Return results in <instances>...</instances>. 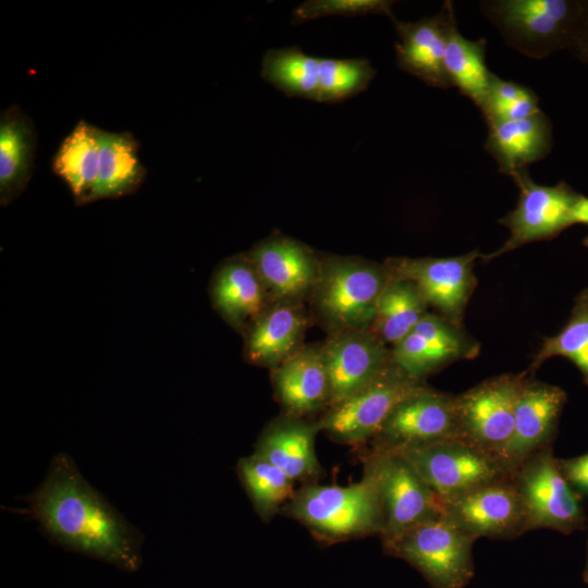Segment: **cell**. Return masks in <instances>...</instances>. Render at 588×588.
<instances>
[{
    "label": "cell",
    "instance_id": "6da1fadb",
    "mask_svg": "<svg viewBox=\"0 0 588 588\" xmlns=\"http://www.w3.org/2000/svg\"><path fill=\"white\" fill-rule=\"evenodd\" d=\"M21 512L38 522L57 546L135 572L143 535L81 475L65 453L51 460L46 478Z\"/></svg>",
    "mask_w": 588,
    "mask_h": 588
},
{
    "label": "cell",
    "instance_id": "7a4b0ae2",
    "mask_svg": "<svg viewBox=\"0 0 588 588\" xmlns=\"http://www.w3.org/2000/svg\"><path fill=\"white\" fill-rule=\"evenodd\" d=\"M280 513L327 544L381 537L384 528L379 493L364 473L359 481L347 486L305 483L295 490Z\"/></svg>",
    "mask_w": 588,
    "mask_h": 588
},
{
    "label": "cell",
    "instance_id": "3957f363",
    "mask_svg": "<svg viewBox=\"0 0 588 588\" xmlns=\"http://www.w3.org/2000/svg\"><path fill=\"white\" fill-rule=\"evenodd\" d=\"M390 280L384 265L354 256L320 258L308 297L311 314L328 334L369 329Z\"/></svg>",
    "mask_w": 588,
    "mask_h": 588
},
{
    "label": "cell",
    "instance_id": "277c9868",
    "mask_svg": "<svg viewBox=\"0 0 588 588\" xmlns=\"http://www.w3.org/2000/svg\"><path fill=\"white\" fill-rule=\"evenodd\" d=\"M479 8L507 46L539 60L571 50L584 0H487L480 1Z\"/></svg>",
    "mask_w": 588,
    "mask_h": 588
},
{
    "label": "cell",
    "instance_id": "5b68a950",
    "mask_svg": "<svg viewBox=\"0 0 588 588\" xmlns=\"http://www.w3.org/2000/svg\"><path fill=\"white\" fill-rule=\"evenodd\" d=\"M474 542L441 516L415 525L382 546L387 554L416 568L431 588H465L475 572Z\"/></svg>",
    "mask_w": 588,
    "mask_h": 588
},
{
    "label": "cell",
    "instance_id": "8992f818",
    "mask_svg": "<svg viewBox=\"0 0 588 588\" xmlns=\"http://www.w3.org/2000/svg\"><path fill=\"white\" fill-rule=\"evenodd\" d=\"M362 460L363 473L372 479L383 507L382 543L442 516L441 500L402 454L370 448Z\"/></svg>",
    "mask_w": 588,
    "mask_h": 588
},
{
    "label": "cell",
    "instance_id": "52a82bcc",
    "mask_svg": "<svg viewBox=\"0 0 588 588\" xmlns=\"http://www.w3.org/2000/svg\"><path fill=\"white\" fill-rule=\"evenodd\" d=\"M397 452L413 465L442 503L514 474L499 457L462 439Z\"/></svg>",
    "mask_w": 588,
    "mask_h": 588
},
{
    "label": "cell",
    "instance_id": "ba28073f",
    "mask_svg": "<svg viewBox=\"0 0 588 588\" xmlns=\"http://www.w3.org/2000/svg\"><path fill=\"white\" fill-rule=\"evenodd\" d=\"M514 480L526 507L528 531L546 528L568 535L586 528L581 499L561 473L551 445L526 457Z\"/></svg>",
    "mask_w": 588,
    "mask_h": 588
},
{
    "label": "cell",
    "instance_id": "9c48e42d",
    "mask_svg": "<svg viewBox=\"0 0 588 588\" xmlns=\"http://www.w3.org/2000/svg\"><path fill=\"white\" fill-rule=\"evenodd\" d=\"M425 381L407 376L393 360L370 383L317 420L320 432L336 443L363 446L376 436L393 407Z\"/></svg>",
    "mask_w": 588,
    "mask_h": 588
},
{
    "label": "cell",
    "instance_id": "30bf717a",
    "mask_svg": "<svg viewBox=\"0 0 588 588\" xmlns=\"http://www.w3.org/2000/svg\"><path fill=\"white\" fill-rule=\"evenodd\" d=\"M529 377L527 371L500 375L456 395L460 438L500 458L513 433L518 395Z\"/></svg>",
    "mask_w": 588,
    "mask_h": 588
},
{
    "label": "cell",
    "instance_id": "8fae6325",
    "mask_svg": "<svg viewBox=\"0 0 588 588\" xmlns=\"http://www.w3.org/2000/svg\"><path fill=\"white\" fill-rule=\"evenodd\" d=\"M510 176L518 187V201L514 210L499 219L510 236L501 247L480 256L485 262L526 244L554 238L571 226V209L579 193L563 181L552 186L538 184L527 169Z\"/></svg>",
    "mask_w": 588,
    "mask_h": 588
},
{
    "label": "cell",
    "instance_id": "7c38bea8",
    "mask_svg": "<svg viewBox=\"0 0 588 588\" xmlns=\"http://www.w3.org/2000/svg\"><path fill=\"white\" fill-rule=\"evenodd\" d=\"M451 439H461L456 395L424 382L393 407L370 448L397 452Z\"/></svg>",
    "mask_w": 588,
    "mask_h": 588
},
{
    "label": "cell",
    "instance_id": "4fadbf2b",
    "mask_svg": "<svg viewBox=\"0 0 588 588\" xmlns=\"http://www.w3.org/2000/svg\"><path fill=\"white\" fill-rule=\"evenodd\" d=\"M442 516L475 540H512L528 531L526 507L514 474L443 502Z\"/></svg>",
    "mask_w": 588,
    "mask_h": 588
},
{
    "label": "cell",
    "instance_id": "5bb4252c",
    "mask_svg": "<svg viewBox=\"0 0 588 588\" xmlns=\"http://www.w3.org/2000/svg\"><path fill=\"white\" fill-rule=\"evenodd\" d=\"M478 249L455 257H391L383 265L393 278L407 279L416 284L428 305L438 314L462 326V320L476 286L474 262Z\"/></svg>",
    "mask_w": 588,
    "mask_h": 588
},
{
    "label": "cell",
    "instance_id": "9a60e30c",
    "mask_svg": "<svg viewBox=\"0 0 588 588\" xmlns=\"http://www.w3.org/2000/svg\"><path fill=\"white\" fill-rule=\"evenodd\" d=\"M479 350V343L462 326L428 313L391 347V358L407 376L424 381L451 363L476 357Z\"/></svg>",
    "mask_w": 588,
    "mask_h": 588
},
{
    "label": "cell",
    "instance_id": "2e32d148",
    "mask_svg": "<svg viewBox=\"0 0 588 588\" xmlns=\"http://www.w3.org/2000/svg\"><path fill=\"white\" fill-rule=\"evenodd\" d=\"M321 348L330 381L329 407L366 387L392 362L391 348L369 329L328 334Z\"/></svg>",
    "mask_w": 588,
    "mask_h": 588
},
{
    "label": "cell",
    "instance_id": "e0dca14e",
    "mask_svg": "<svg viewBox=\"0 0 588 588\" xmlns=\"http://www.w3.org/2000/svg\"><path fill=\"white\" fill-rule=\"evenodd\" d=\"M245 255L273 302L308 299L320 265L311 248L286 235L273 234Z\"/></svg>",
    "mask_w": 588,
    "mask_h": 588
},
{
    "label": "cell",
    "instance_id": "ac0fdd59",
    "mask_svg": "<svg viewBox=\"0 0 588 588\" xmlns=\"http://www.w3.org/2000/svg\"><path fill=\"white\" fill-rule=\"evenodd\" d=\"M566 400L560 387L527 379L515 405L512 437L500 455L509 470L514 473L530 454L551 445Z\"/></svg>",
    "mask_w": 588,
    "mask_h": 588
},
{
    "label": "cell",
    "instance_id": "d6986e66",
    "mask_svg": "<svg viewBox=\"0 0 588 588\" xmlns=\"http://www.w3.org/2000/svg\"><path fill=\"white\" fill-rule=\"evenodd\" d=\"M453 13V2L446 0L436 15L416 22L393 20L400 39L395 45L397 66L432 87H452L444 66V51Z\"/></svg>",
    "mask_w": 588,
    "mask_h": 588
},
{
    "label": "cell",
    "instance_id": "ffe728a7",
    "mask_svg": "<svg viewBox=\"0 0 588 588\" xmlns=\"http://www.w3.org/2000/svg\"><path fill=\"white\" fill-rule=\"evenodd\" d=\"M309 319L303 302H273L242 333L244 358L273 370L303 346Z\"/></svg>",
    "mask_w": 588,
    "mask_h": 588
},
{
    "label": "cell",
    "instance_id": "44dd1931",
    "mask_svg": "<svg viewBox=\"0 0 588 588\" xmlns=\"http://www.w3.org/2000/svg\"><path fill=\"white\" fill-rule=\"evenodd\" d=\"M271 371L274 395L283 414L305 418L329 407L330 381L321 344L303 345Z\"/></svg>",
    "mask_w": 588,
    "mask_h": 588
},
{
    "label": "cell",
    "instance_id": "7402d4cb",
    "mask_svg": "<svg viewBox=\"0 0 588 588\" xmlns=\"http://www.w3.org/2000/svg\"><path fill=\"white\" fill-rule=\"evenodd\" d=\"M318 432L317 420L282 413L261 431L253 454L280 468L294 482H315L322 471L315 450Z\"/></svg>",
    "mask_w": 588,
    "mask_h": 588
},
{
    "label": "cell",
    "instance_id": "603a6c76",
    "mask_svg": "<svg viewBox=\"0 0 588 588\" xmlns=\"http://www.w3.org/2000/svg\"><path fill=\"white\" fill-rule=\"evenodd\" d=\"M209 296L213 309L241 333L273 303L245 254L230 257L217 268Z\"/></svg>",
    "mask_w": 588,
    "mask_h": 588
},
{
    "label": "cell",
    "instance_id": "cb8c5ba5",
    "mask_svg": "<svg viewBox=\"0 0 588 588\" xmlns=\"http://www.w3.org/2000/svg\"><path fill=\"white\" fill-rule=\"evenodd\" d=\"M487 125L485 148L495 160L499 171L509 176L544 159L552 149V124L542 111L524 119Z\"/></svg>",
    "mask_w": 588,
    "mask_h": 588
},
{
    "label": "cell",
    "instance_id": "d4e9b609",
    "mask_svg": "<svg viewBox=\"0 0 588 588\" xmlns=\"http://www.w3.org/2000/svg\"><path fill=\"white\" fill-rule=\"evenodd\" d=\"M36 134L32 120L17 107L0 119V204L7 206L26 187L33 170Z\"/></svg>",
    "mask_w": 588,
    "mask_h": 588
},
{
    "label": "cell",
    "instance_id": "484cf974",
    "mask_svg": "<svg viewBox=\"0 0 588 588\" xmlns=\"http://www.w3.org/2000/svg\"><path fill=\"white\" fill-rule=\"evenodd\" d=\"M100 157V130L81 120L62 140L52 170L69 186L75 203L94 201Z\"/></svg>",
    "mask_w": 588,
    "mask_h": 588
},
{
    "label": "cell",
    "instance_id": "4316f807",
    "mask_svg": "<svg viewBox=\"0 0 588 588\" xmlns=\"http://www.w3.org/2000/svg\"><path fill=\"white\" fill-rule=\"evenodd\" d=\"M146 170L138 157V143L130 133L100 130V157L94 200L132 194Z\"/></svg>",
    "mask_w": 588,
    "mask_h": 588
},
{
    "label": "cell",
    "instance_id": "83f0119b",
    "mask_svg": "<svg viewBox=\"0 0 588 588\" xmlns=\"http://www.w3.org/2000/svg\"><path fill=\"white\" fill-rule=\"evenodd\" d=\"M487 40H470L457 29L455 13L452 14L444 51V66L452 86L469 98L478 109H482L490 76L486 64Z\"/></svg>",
    "mask_w": 588,
    "mask_h": 588
},
{
    "label": "cell",
    "instance_id": "f1b7e54d",
    "mask_svg": "<svg viewBox=\"0 0 588 588\" xmlns=\"http://www.w3.org/2000/svg\"><path fill=\"white\" fill-rule=\"evenodd\" d=\"M428 306L414 282L390 275L369 330L391 348L429 313Z\"/></svg>",
    "mask_w": 588,
    "mask_h": 588
},
{
    "label": "cell",
    "instance_id": "f546056e",
    "mask_svg": "<svg viewBox=\"0 0 588 588\" xmlns=\"http://www.w3.org/2000/svg\"><path fill=\"white\" fill-rule=\"evenodd\" d=\"M238 479L262 522L269 523L295 492V482L280 468L255 454L238 460Z\"/></svg>",
    "mask_w": 588,
    "mask_h": 588
},
{
    "label": "cell",
    "instance_id": "4dcf8cb0",
    "mask_svg": "<svg viewBox=\"0 0 588 588\" xmlns=\"http://www.w3.org/2000/svg\"><path fill=\"white\" fill-rule=\"evenodd\" d=\"M319 58L297 47L270 49L261 62L262 78L289 97L318 101Z\"/></svg>",
    "mask_w": 588,
    "mask_h": 588
},
{
    "label": "cell",
    "instance_id": "1f68e13d",
    "mask_svg": "<svg viewBox=\"0 0 588 588\" xmlns=\"http://www.w3.org/2000/svg\"><path fill=\"white\" fill-rule=\"evenodd\" d=\"M563 356L580 371L588 385V287L575 297L567 323L561 331L543 339L541 347L526 370L532 375L548 358Z\"/></svg>",
    "mask_w": 588,
    "mask_h": 588
},
{
    "label": "cell",
    "instance_id": "d6a6232c",
    "mask_svg": "<svg viewBox=\"0 0 588 588\" xmlns=\"http://www.w3.org/2000/svg\"><path fill=\"white\" fill-rule=\"evenodd\" d=\"M376 75L366 59H323L318 65V102H340L365 90Z\"/></svg>",
    "mask_w": 588,
    "mask_h": 588
},
{
    "label": "cell",
    "instance_id": "836d02e7",
    "mask_svg": "<svg viewBox=\"0 0 588 588\" xmlns=\"http://www.w3.org/2000/svg\"><path fill=\"white\" fill-rule=\"evenodd\" d=\"M486 123L518 120L530 117L541 109L539 98L527 86L506 81L494 73L490 76L489 87L482 109Z\"/></svg>",
    "mask_w": 588,
    "mask_h": 588
},
{
    "label": "cell",
    "instance_id": "e575fe53",
    "mask_svg": "<svg viewBox=\"0 0 588 588\" xmlns=\"http://www.w3.org/2000/svg\"><path fill=\"white\" fill-rule=\"evenodd\" d=\"M394 1L389 0H308L294 11V21L304 22L326 16H358L382 14L392 21Z\"/></svg>",
    "mask_w": 588,
    "mask_h": 588
},
{
    "label": "cell",
    "instance_id": "d590c367",
    "mask_svg": "<svg viewBox=\"0 0 588 588\" xmlns=\"http://www.w3.org/2000/svg\"><path fill=\"white\" fill-rule=\"evenodd\" d=\"M558 465L576 494L588 499V452L572 458H558Z\"/></svg>",
    "mask_w": 588,
    "mask_h": 588
},
{
    "label": "cell",
    "instance_id": "8d00e7d4",
    "mask_svg": "<svg viewBox=\"0 0 588 588\" xmlns=\"http://www.w3.org/2000/svg\"><path fill=\"white\" fill-rule=\"evenodd\" d=\"M571 51L576 59L588 65V0H584L583 17Z\"/></svg>",
    "mask_w": 588,
    "mask_h": 588
},
{
    "label": "cell",
    "instance_id": "74e56055",
    "mask_svg": "<svg viewBox=\"0 0 588 588\" xmlns=\"http://www.w3.org/2000/svg\"><path fill=\"white\" fill-rule=\"evenodd\" d=\"M569 223L571 225H574V224L588 225V197L587 196L578 194L571 209Z\"/></svg>",
    "mask_w": 588,
    "mask_h": 588
},
{
    "label": "cell",
    "instance_id": "f35d334b",
    "mask_svg": "<svg viewBox=\"0 0 588 588\" xmlns=\"http://www.w3.org/2000/svg\"><path fill=\"white\" fill-rule=\"evenodd\" d=\"M583 578H584L585 583L588 584V543H587V561H586L585 571L583 573Z\"/></svg>",
    "mask_w": 588,
    "mask_h": 588
},
{
    "label": "cell",
    "instance_id": "ab89813d",
    "mask_svg": "<svg viewBox=\"0 0 588 588\" xmlns=\"http://www.w3.org/2000/svg\"><path fill=\"white\" fill-rule=\"evenodd\" d=\"M583 245L588 248V235L583 238Z\"/></svg>",
    "mask_w": 588,
    "mask_h": 588
}]
</instances>
